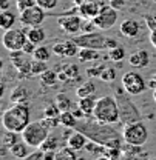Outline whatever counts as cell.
Masks as SVG:
<instances>
[{
  "label": "cell",
  "mask_w": 156,
  "mask_h": 160,
  "mask_svg": "<svg viewBox=\"0 0 156 160\" xmlns=\"http://www.w3.org/2000/svg\"><path fill=\"white\" fill-rule=\"evenodd\" d=\"M76 129L82 131L87 137L93 142H98L107 148H122V134L119 136L111 128V125L100 123L98 120H87L83 123H78Z\"/></svg>",
  "instance_id": "obj_1"
},
{
  "label": "cell",
  "mask_w": 156,
  "mask_h": 160,
  "mask_svg": "<svg viewBox=\"0 0 156 160\" xmlns=\"http://www.w3.org/2000/svg\"><path fill=\"white\" fill-rule=\"evenodd\" d=\"M31 123V111L28 103H13L11 108L3 111L2 125L5 131L20 132Z\"/></svg>",
  "instance_id": "obj_2"
},
{
  "label": "cell",
  "mask_w": 156,
  "mask_h": 160,
  "mask_svg": "<svg viewBox=\"0 0 156 160\" xmlns=\"http://www.w3.org/2000/svg\"><path fill=\"white\" fill-rule=\"evenodd\" d=\"M93 119H96L100 123H107V125H113L121 120V109H119V103L116 97L113 96H104L98 99L94 112H93Z\"/></svg>",
  "instance_id": "obj_3"
},
{
  "label": "cell",
  "mask_w": 156,
  "mask_h": 160,
  "mask_svg": "<svg viewBox=\"0 0 156 160\" xmlns=\"http://www.w3.org/2000/svg\"><path fill=\"white\" fill-rule=\"evenodd\" d=\"M121 134L125 143L133 145V146H144L150 137L148 128L145 126L142 120H133V122L125 123Z\"/></svg>",
  "instance_id": "obj_4"
},
{
  "label": "cell",
  "mask_w": 156,
  "mask_h": 160,
  "mask_svg": "<svg viewBox=\"0 0 156 160\" xmlns=\"http://www.w3.org/2000/svg\"><path fill=\"white\" fill-rule=\"evenodd\" d=\"M73 42L79 45L80 48H91V49H111L117 46V43L115 39H110L100 32H83V34H79L76 37H73Z\"/></svg>",
  "instance_id": "obj_5"
},
{
  "label": "cell",
  "mask_w": 156,
  "mask_h": 160,
  "mask_svg": "<svg viewBox=\"0 0 156 160\" xmlns=\"http://www.w3.org/2000/svg\"><path fill=\"white\" fill-rule=\"evenodd\" d=\"M50 128L42 123V120L31 122L23 131H22V139L25 140L31 148H39L40 145L45 142V139L50 136Z\"/></svg>",
  "instance_id": "obj_6"
},
{
  "label": "cell",
  "mask_w": 156,
  "mask_h": 160,
  "mask_svg": "<svg viewBox=\"0 0 156 160\" xmlns=\"http://www.w3.org/2000/svg\"><path fill=\"white\" fill-rule=\"evenodd\" d=\"M121 83H122V88L125 89V92L130 94V96H139L148 88L144 77L141 74H137L136 71L124 72L122 79H121Z\"/></svg>",
  "instance_id": "obj_7"
},
{
  "label": "cell",
  "mask_w": 156,
  "mask_h": 160,
  "mask_svg": "<svg viewBox=\"0 0 156 160\" xmlns=\"http://www.w3.org/2000/svg\"><path fill=\"white\" fill-rule=\"evenodd\" d=\"M26 40H28V34L25 32V29H22V28H11V29L5 31V34L2 37V43L11 52V51L22 49L23 45L26 43Z\"/></svg>",
  "instance_id": "obj_8"
},
{
  "label": "cell",
  "mask_w": 156,
  "mask_h": 160,
  "mask_svg": "<svg viewBox=\"0 0 156 160\" xmlns=\"http://www.w3.org/2000/svg\"><path fill=\"white\" fill-rule=\"evenodd\" d=\"M46 19V11L43 8H40L39 5H33L23 11H20L19 20L22 25L31 28V26H40Z\"/></svg>",
  "instance_id": "obj_9"
},
{
  "label": "cell",
  "mask_w": 156,
  "mask_h": 160,
  "mask_svg": "<svg viewBox=\"0 0 156 160\" xmlns=\"http://www.w3.org/2000/svg\"><path fill=\"white\" fill-rule=\"evenodd\" d=\"M96 28L100 31H107V29H111L117 22V9L113 8L111 5H105L100 8L99 14L93 19Z\"/></svg>",
  "instance_id": "obj_10"
},
{
  "label": "cell",
  "mask_w": 156,
  "mask_h": 160,
  "mask_svg": "<svg viewBox=\"0 0 156 160\" xmlns=\"http://www.w3.org/2000/svg\"><path fill=\"white\" fill-rule=\"evenodd\" d=\"M82 22L79 16L73 12H65L63 16H60L57 19V26L67 34L70 36H76L79 31H82Z\"/></svg>",
  "instance_id": "obj_11"
},
{
  "label": "cell",
  "mask_w": 156,
  "mask_h": 160,
  "mask_svg": "<svg viewBox=\"0 0 156 160\" xmlns=\"http://www.w3.org/2000/svg\"><path fill=\"white\" fill-rule=\"evenodd\" d=\"M28 54L23 49H17V51H11V63L13 66L17 69L20 76H30L31 74V65L33 60L26 57Z\"/></svg>",
  "instance_id": "obj_12"
},
{
  "label": "cell",
  "mask_w": 156,
  "mask_h": 160,
  "mask_svg": "<svg viewBox=\"0 0 156 160\" xmlns=\"http://www.w3.org/2000/svg\"><path fill=\"white\" fill-rule=\"evenodd\" d=\"M53 54H56L59 57H65V59H71V57H78L80 46L76 45L73 39L71 40H63V42H57L53 45Z\"/></svg>",
  "instance_id": "obj_13"
},
{
  "label": "cell",
  "mask_w": 156,
  "mask_h": 160,
  "mask_svg": "<svg viewBox=\"0 0 156 160\" xmlns=\"http://www.w3.org/2000/svg\"><path fill=\"white\" fill-rule=\"evenodd\" d=\"M100 5L94 0H83L80 5H79V12L83 19H94L100 11Z\"/></svg>",
  "instance_id": "obj_14"
},
{
  "label": "cell",
  "mask_w": 156,
  "mask_h": 160,
  "mask_svg": "<svg viewBox=\"0 0 156 160\" xmlns=\"http://www.w3.org/2000/svg\"><path fill=\"white\" fill-rule=\"evenodd\" d=\"M87 140H88V137H87L82 131L76 129V131H73V132L70 134V137L67 139V145L78 152V151H82V149L87 148V143H88Z\"/></svg>",
  "instance_id": "obj_15"
},
{
  "label": "cell",
  "mask_w": 156,
  "mask_h": 160,
  "mask_svg": "<svg viewBox=\"0 0 156 160\" xmlns=\"http://www.w3.org/2000/svg\"><path fill=\"white\" fill-rule=\"evenodd\" d=\"M128 63H130L133 68H136V69L147 68L148 63H150V54H148V51L139 49L136 52H133V54L128 57Z\"/></svg>",
  "instance_id": "obj_16"
},
{
  "label": "cell",
  "mask_w": 156,
  "mask_h": 160,
  "mask_svg": "<svg viewBox=\"0 0 156 160\" xmlns=\"http://www.w3.org/2000/svg\"><path fill=\"white\" fill-rule=\"evenodd\" d=\"M139 31H141V25H139V22L135 19H127L121 23V32H122L125 37H128V39L137 37Z\"/></svg>",
  "instance_id": "obj_17"
},
{
  "label": "cell",
  "mask_w": 156,
  "mask_h": 160,
  "mask_svg": "<svg viewBox=\"0 0 156 160\" xmlns=\"http://www.w3.org/2000/svg\"><path fill=\"white\" fill-rule=\"evenodd\" d=\"M96 103H98V99L93 96H87V97H79L78 106L85 112V117H93V112H94V108H96Z\"/></svg>",
  "instance_id": "obj_18"
},
{
  "label": "cell",
  "mask_w": 156,
  "mask_h": 160,
  "mask_svg": "<svg viewBox=\"0 0 156 160\" xmlns=\"http://www.w3.org/2000/svg\"><path fill=\"white\" fill-rule=\"evenodd\" d=\"M8 151H9L11 156L16 157V159H26V157L30 156V152H31V146L22 139V140H19L17 143H14Z\"/></svg>",
  "instance_id": "obj_19"
},
{
  "label": "cell",
  "mask_w": 156,
  "mask_h": 160,
  "mask_svg": "<svg viewBox=\"0 0 156 160\" xmlns=\"http://www.w3.org/2000/svg\"><path fill=\"white\" fill-rule=\"evenodd\" d=\"M30 99H31V92L25 86H16L11 91V96H9L11 103H28Z\"/></svg>",
  "instance_id": "obj_20"
},
{
  "label": "cell",
  "mask_w": 156,
  "mask_h": 160,
  "mask_svg": "<svg viewBox=\"0 0 156 160\" xmlns=\"http://www.w3.org/2000/svg\"><path fill=\"white\" fill-rule=\"evenodd\" d=\"M26 34H28V40L34 42L36 45H42L45 42V39H46V32H45V29L42 26H31L26 31Z\"/></svg>",
  "instance_id": "obj_21"
},
{
  "label": "cell",
  "mask_w": 156,
  "mask_h": 160,
  "mask_svg": "<svg viewBox=\"0 0 156 160\" xmlns=\"http://www.w3.org/2000/svg\"><path fill=\"white\" fill-rule=\"evenodd\" d=\"M59 119H60V125L62 126L71 128V129H76V126H78V123H79V119L73 114V111H63Z\"/></svg>",
  "instance_id": "obj_22"
},
{
  "label": "cell",
  "mask_w": 156,
  "mask_h": 160,
  "mask_svg": "<svg viewBox=\"0 0 156 160\" xmlns=\"http://www.w3.org/2000/svg\"><path fill=\"white\" fill-rule=\"evenodd\" d=\"M16 20H17V17H16L13 12H9L8 9H6V11H2V14H0V26H2V29L6 31V29L14 28Z\"/></svg>",
  "instance_id": "obj_23"
},
{
  "label": "cell",
  "mask_w": 156,
  "mask_h": 160,
  "mask_svg": "<svg viewBox=\"0 0 156 160\" xmlns=\"http://www.w3.org/2000/svg\"><path fill=\"white\" fill-rule=\"evenodd\" d=\"M19 140H22V134L20 132H14V131H6L2 137V146L3 148H11L14 143H17Z\"/></svg>",
  "instance_id": "obj_24"
},
{
  "label": "cell",
  "mask_w": 156,
  "mask_h": 160,
  "mask_svg": "<svg viewBox=\"0 0 156 160\" xmlns=\"http://www.w3.org/2000/svg\"><path fill=\"white\" fill-rule=\"evenodd\" d=\"M78 59L80 62H93L99 59V49H91V48H80L78 54Z\"/></svg>",
  "instance_id": "obj_25"
},
{
  "label": "cell",
  "mask_w": 156,
  "mask_h": 160,
  "mask_svg": "<svg viewBox=\"0 0 156 160\" xmlns=\"http://www.w3.org/2000/svg\"><path fill=\"white\" fill-rule=\"evenodd\" d=\"M39 79L42 82V85H45V86H54L59 80V74L51 69H46L43 74H40Z\"/></svg>",
  "instance_id": "obj_26"
},
{
  "label": "cell",
  "mask_w": 156,
  "mask_h": 160,
  "mask_svg": "<svg viewBox=\"0 0 156 160\" xmlns=\"http://www.w3.org/2000/svg\"><path fill=\"white\" fill-rule=\"evenodd\" d=\"M96 92V86L93 82H87L83 85H80L76 89V96L78 97H87V96H93Z\"/></svg>",
  "instance_id": "obj_27"
},
{
  "label": "cell",
  "mask_w": 156,
  "mask_h": 160,
  "mask_svg": "<svg viewBox=\"0 0 156 160\" xmlns=\"http://www.w3.org/2000/svg\"><path fill=\"white\" fill-rule=\"evenodd\" d=\"M54 103L57 105L59 109H60L62 112H63V111H71V109H73V103H71V100L68 99L67 94H57Z\"/></svg>",
  "instance_id": "obj_28"
},
{
  "label": "cell",
  "mask_w": 156,
  "mask_h": 160,
  "mask_svg": "<svg viewBox=\"0 0 156 160\" xmlns=\"http://www.w3.org/2000/svg\"><path fill=\"white\" fill-rule=\"evenodd\" d=\"M39 148L42 149V151H57L59 149V139L56 137V136L50 134Z\"/></svg>",
  "instance_id": "obj_29"
},
{
  "label": "cell",
  "mask_w": 156,
  "mask_h": 160,
  "mask_svg": "<svg viewBox=\"0 0 156 160\" xmlns=\"http://www.w3.org/2000/svg\"><path fill=\"white\" fill-rule=\"evenodd\" d=\"M51 52H53V49L50 51V48H48V46L37 45V48H36V51H34L33 57H34V59H37V60H42V62H48L50 57H51Z\"/></svg>",
  "instance_id": "obj_30"
},
{
  "label": "cell",
  "mask_w": 156,
  "mask_h": 160,
  "mask_svg": "<svg viewBox=\"0 0 156 160\" xmlns=\"http://www.w3.org/2000/svg\"><path fill=\"white\" fill-rule=\"evenodd\" d=\"M76 160L78 159V156H76V151L74 149H71L68 145H67V148H62V149H57L56 151V160Z\"/></svg>",
  "instance_id": "obj_31"
},
{
  "label": "cell",
  "mask_w": 156,
  "mask_h": 160,
  "mask_svg": "<svg viewBox=\"0 0 156 160\" xmlns=\"http://www.w3.org/2000/svg\"><path fill=\"white\" fill-rule=\"evenodd\" d=\"M46 69H48L46 62H42V60H37V59L33 60V65H31V76H40V74H43Z\"/></svg>",
  "instance_id": "obj_32"
},
{
  "label": "cell",
  "mask_w": 156,
  "mask_h": 160,
  "mask_svg": "<svg viewBox=\"0 0 156 160\" xmlns=\"http://www.w3.org/2000/svg\"><path fill=\"white\" fill-rule=\"evenodd\" d=\"M108 57L113 60V62H121V60H124V57H125V49H124V46L117 45L115 48L108 49Z\"/></svg>",
  "instance_id": "obj_33"
},
{
  "label": "cell",
  "mask_w": 156,
  "mask_h": 160,
  "mask_svg": "<svg viewBox=\"0 0 156 160\" xmlns=\"http://www.w3.org/2000/svg\"><path fill=\"white\" fill-rule=\"evenodd\" d=\"M60 114H62V111L59 109L56 103L46 105L45 109H43V117H60Z\"/></svg>",
  "instance_id": "obj_34"
},
{
  "label": "cell",
  "mask_w": 156,
  "mask_h": 160,
  "mask_svg": "<svg viewBox=\"0 0 156 160\" xmlns=\"http://www.w3.org/2000/svg\"><path fill=\"white\" fill-rule=\"evenodd\" d=\"M63 72L67 74V79H68V80L78 79V76H79V66H78V65H67V66L63 68Z\"/></svg>",
  "instance_id": "obj_35"
},
{
  "label": "cell",
  "mask_w": 156,
  "mask_h": 160,
  "mask_svg": "<svg viewBox=\"0 0 156 160\" xmlns=\"http://www.w3.org/2000/svg\"><path fill=\"white\" fill-rule=\"evenodd\" d=\"M37 5L45 11H53L59 5V0H37Z\"/></svg>",
  "instance_id": "obj_36"
},
{
  "label": "cell",
  "mask_w": 156,
  "mask_h": 160,
  "mask_svg": "<svg viewBox=\"0 0 156 160\" xmlns=\"http://www.w3.org/2000/svg\"><path fill=\"white\" fill-rule=\"evenodd\" d=\"M100 79L104 80V82H113V80L116 79V71L113 68H105L102 71V74H100Z\"/></svg>",
  "instance_id": "obj_37"
},
{
  "label": "cell",
  "mask_w": 156,
  "mask_h": 160,
  "mask_svg": "<svg viewBox=\"0 0 156 160\" xmlns=\"http://www.w3.org/2000/svg\"><path fill=\"white\" fill-rule=\"evenodd\" d=\"M36 3H37V0H16V6H17L19 12L30 8V6H33V5H36Z\"/></svg>",
  "instance_id": "obj_38"
},
{
  "label": "cell",
  "mask_w": 156,
  "mask_h": 160,
  "mask_svg": "<svg viewBox=\"0 0 156 160\" xmlns=\"http://www.w3.org/2000/svg\"><path fill=\"white\" fill-rule=\"evenodd\" d=\"M25 160H45V151H42L40 148H36V151L30 152V156Z\"/></svg>",
  "instance_id": "obj_39"
},
{
  "label": "cell",
  "mask_w": 156,
  "mask_h": 160,
  "mask_svg": "<svg viewBox=\"0 0 156 160\" xmlns=\"http://www.w3.org/2000/svg\"><path fill=\"white\" fill-rule=\"evenodd\" d=\"M36 48H37V45L34 43V42H31V40H26V43L23 45V51L28 54V56H33L34 54V51H36Z\"/></svg>",
  "instance_id": "obj_40"
},
{
  "label": "cell",
  "mask_w": 156,
  "mask_h": 160,
  "mask_svg": "<svg viewBox=\"0 0 156 160\" xmlns=\"http://www.w3.org/2000/svg\"><path fill=\"white\" fill-rule=\"evenodd\" d=\"M104 69H105L104 65H102V66H96V68H88V69H87V74L91 76V77H100V74H102Z\"/></svg>",
  "instance_id": "obj_41"
},
{
  "label": "cell",
  "mask_w": 156,
  "mask_h": 160,
  "mask_svg": "<svg viewBox=\"0 0 156 160\" xmlns=\"http://www.w3.org/2000/svg\"><path fill=\"white\" fill-rule=\"evenodd\" d=\"M145 22H147V26L150 28V31L156 28V19L153 16H147V17H145Z\"/></svg>",
  "instance_id": "obj_42"
},
{
  "label": "cell",
  "mask_w": 156,
  "mask_h": 160,
  "mask_svg": "<svg viewBox=\"0 0 156 160\" xmlns=\"http://www.w3.org/2000/svg\"><path fill=\"white\" fill-rule=\"evenodd\" d=\"M110 5H111L113 8H116L117 11H119V9L124 6V0H111V2H110Z\"/></svg>",
  "instance_id": "obj_43"
},
{
  "label": "cell",
  "mask_w": 156,
  "mask_h": 160,
  "mask_svg": "<svg viewBox=\"0 0 156 160\" xmlns=\"http://www.w3.org/2000/svg\"><path fill=\"white\" fill-rule=\"evenodd\" d=\"M71 111H73V114H74L78 119H83V117H85V112H83V111L79 108V106H78V108H74V109H71Z\"/></svg>",
  "instance_id": "obj_44"
},
{
  "label": "cell",
  "mask_w": 156,
  "mask_h": 160,
  "mask_svg": "<svg viewBox=\"0 0 156 160\" xmlns=\"http://www.w3.org/2000/svg\"><path fill=\"white\" fill-rule=\"evenodd\" d=\"M150 43H152V45L156 48V28L150 31Z\"/></svg>",
  "instance_id": "obj_45"
},
{
  "label": "cell",
  "mask_w": 156,
  "mask_h": 160,
  "mask_svg": "<svg viewBox=\"0 0 156 160\" xmlns=\"http://www.w3.org/2000/svg\"><path fill=\"white\" fill-rule=\"evenodd\" d=\"M0 8L2 11H6L9 8V0H0Z\"/></svg>",
  "instance_id": "obj_46"
},
{
  "label": "cell",
  "mask_w": 156,
  "mask_h": 160,
  "mask_svg": "<svg viewBox=\"0 0 156 160\" xmlns=\"http://www.w3.org/2000/svg\"><path fill=\"white\" fill-rule=\"evenodd\" d=\"M147 86H148L150 89H156V80H155V79L148 80V83H147Z\"/></svg>",
  "instance_id": "obj_47"
},
{
  "label": "cell",
  "mask_w": 156,
  "mask_h": 160,
  "mask_svg": "<svg viewBox=\"0 0 156 160\" xmlns=\"http://www.w3.org/2000/svg\"><path fill=\"white\" fill-rule=\"evenodd\" d=\"M153 99H155V102H156V89H153Z\"/></svg>",
  "instance_id": "obj_48"
},
{
  "label": "cell",
  "mask_w": 156,
  "mask_h": 160,
  "mask_svg": "<svg viewBox=\"0 0 156 160\" xmlns=\"http://www.w3.org/2000/svg\"><path fill=\"white\" fill-rule=\"evenodd\" d=\"M153 79H155V80H156V74H155V76H153Z\"/></svg>",
  "instance_id": "obj_49"
},
{
  "label": "cell",
  "mask_w": 156,
  "mask_h": 160,
  "mask_svg": "<svg viewBox=\"0 0 156 160\" xmlns=\"http://www.w3.org/2000/svg\"><path fill=\"white\" fill-rule=\"evenodd\" d=\"M155 2H156V0H155Z\"/></svg>",
  "instance_id": "obj_50"
}]
</instances>
